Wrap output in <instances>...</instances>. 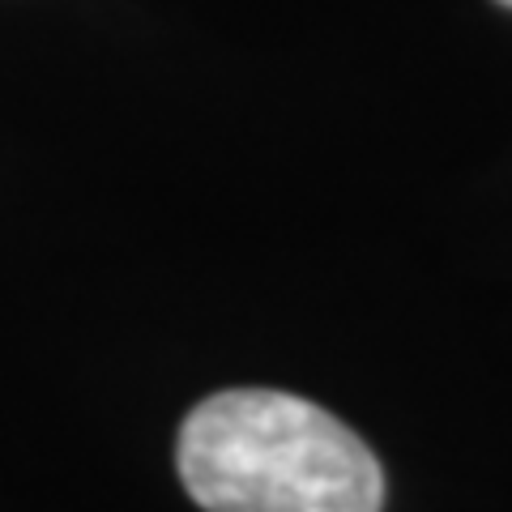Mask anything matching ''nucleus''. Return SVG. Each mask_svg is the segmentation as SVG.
Here are the masks:
<instances>
[{
    "instance_id": "f257e3e1",
    "label": "nucleus",
    "mask_w": 512,
    "mask_h": 512,
    "mask_svg": "<svg viewBox=\"0 0 512 512\" xmlns=\"http://www.w3.org/2000/svg\"><path fill=\"white\" fill-rule=\"evenodd\" d=\"M180 478L205 512H380L376 453L316 402L278 389L205 397L180 427Z\"/></svg>"
},
{
    "instance_id": "f03ea898",
    "label": "nucleus",
    "mask_w": 512,
    "mask_h": 512,
    "mask_svg": "<svg viewBox=\"0 0 512 512\" xmlns=\"http://www.w3.org/2000/svg\"><path fill=\"white\" fill-rule=\"evenodd\" d=\"M500 5H508V9H512V0H500Z\"/></svg>"
}]
</instances>
